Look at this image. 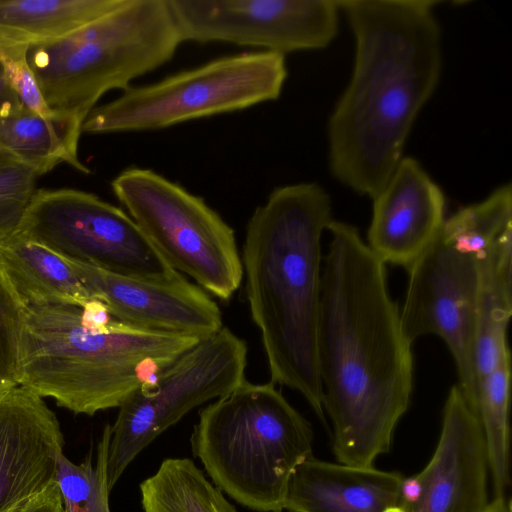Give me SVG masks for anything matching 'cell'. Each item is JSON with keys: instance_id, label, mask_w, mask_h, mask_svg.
Wrapping results in <instances>:
<instances>
[{"instance_id": "6da1fadb", "label": "cell", "mask_w": 512, "mask_h": 512, "mask_svg": "<svg viewBox=\"0 0 512 512\" xmlns=\"http://www.w3.org/2000/svg\"><path fill=\"white\" fill-rule=\"evenodd\" d=\"M327 230L318 329L323 407L338 461L373 467L389 451L410 403L412 344L390 297L385 264L355 226L332 220Z\"/></svg>"}, {"instance_id": "7a4b0ae2", "label": "cell", "mask_w": 512, "mask_h": 512, "mask_svg": "<svg viewBox=\"0 0 512 512\" xmlns=\"http://www.w3.org/2000/svg\"><path fill=\"white\" fill-rule=\"evenodd\" d=\"M429 0H344L355 38L351 79L329 116L328 161L342 185L373 199L398 163L441 75V30Z\"/></svg>"}, {"instance_id": "3957f363", "label": "cell", "mask_w": 512, "mask_h": 512, "mask_svg": "<svg viewBox=\"0 0 512 512\" xmlns=\"http://www.w3.org/2000/svg\"><path fill=\"white\" fill-rule=\"evenodd\" d=\"M332 220L330 196L319 184L276 187L249 218L241 256L270 381L300 393L325 425L318 366L321 239Z\"/></svg>"}, {"instance_id": "277c9868", "label": "cell", "mask_w": 512, "mask_h": 512, "mask_svg": "<svg viewBox=\"0 0 512 512\" xmlns=\"http://www.w3.org/2000/svg\"><path fill=\"white\" fill-rule=\"evenodd\" d=\"M200 340L125 324L99 301L28 305L19 386L93 416L119 408Z\"/></svg>"}, {"instance_id": "5b68a950", "label": "cell", "mask_w": 512, "mask_h": 512, "mask_svg": "<svg viewBox=\"0 0 512 512\" xmlns=\"http://www.w3.org/2000/svg\"><path fill=\"white\" fill-rule=\"evenodd\" d=\"M191 444L222 493L257 512H282L294 470L312 457L313 430L274 383L245 380L199 411Z\"/></svg>"}, {"instance_id": "8992f818", "label": "cell", "mask_w": 512, "mask_h": 512, "mask_svg": "<svg viewBox=\"0 0 512 512\" xmlns=\"http://www.w3.org/2000/svg\"><path fill=\"white\" fill-rule=\"evenodd\" d=\"M182 43L168 0H125L59 38L28 46L48 108L84 122L98 100L171 60Z\"/></svg>"}, {"instance_id": "52a82bcc", "label": "cell", "mask_w": 512, "mask_h": 512, "mask_svg": "<svg viewBox=\"0 0 512 512\" xmlns=\"http://www.w3.org/2000/svg\"><path fill=\"white\" fill-rule=\"evenodd\" d=\"M285 55L245 52L224 56L158 82L129 87L95 107L82 125L91 134L167 128L273 101L287 78Z\"/></svg>"}, {"instance_id": "ba28073f", "label": "cell", "mask_w": 512, "mask_h": 512, "mask_svg": "<svg viewBox=\"0 0 512 512\" xmlns=\"http://www.w3.org/2000/svg\"><path fill=\"white\" fill-rule=\"evenodd\" d=\"M111 187L174 270L223 301L233 296L243 280L235 233L203 198L141 167L124 169Z\"/></svg>"}, {"instance_id": "9c48e42d", "label": "cell", "mask_w": 512, "mask_h": 512, "mask_svg": "<svg viewBox=\"0 0 512 512\" xmlns=\"http://www.w3.org/2000/svg\"><path fill=\"white\" fill-rule=\"evenodd\" d=\"M14 234L116 274L168 279L180 273L127 212L80 190H36Z\"/></svg>"}, {"instance_id": "30bf717a", "label": "cell", "mask_w": 512, "mask_h": 512, "mask_svg": "<svg viewBox=\"0 0 512 512\" xmlns=\"http://www.w3.org/2000/svg\"><path fill=\"white\" fill-rule=\"evenodd\" d=\"M407 270L409 281L400 311L403 334L411 344L428 334L442 338L455 362L457 385L475 410L480 258L457 250L439 233Z\"/></svg>"}, {"instance_id": "8fae6325", "label": "cell", "mask_w": 512, "mask_h": 512, "mask_svg": "<svg viewBox=\"0 0 512 512\" xmlns=\"http://www.w3.org/2000/svg\"><path fill=\"white\" fill-rule=\"evenodd\" d=\"M182 42H225L285 55L327 47L336 0H168Z\"/></svg>"}, {"instance_id": "7c38bea8", "label": "cell", "mask_w": 512, "mask_h": 512, "mask_svg": "<svg viewBox=\"0 0 512 512\" xmlns=\"http://www.w3.org/2000/svg\"><path fill=\"white\" fill-rule=\"evenodd\" d=\"M67 260L91 296L102 302L118 321L198 339L207 338L223 327L217 303L181 273L168 279L140 278Z\"/></svg>"}, {"instance_id": "4fadbf2b", "label": "cell", "mask_w": 512, "mask_h": 512, "mask_svg": "<svg viewBox=\"0 0 512 512\" xmlns=\"http://www.w3.org/2000/svg\"><path fill=\"white\" fill-rule=\"evenodd\" d=\"M488 471L480 420L456 384L444 406L436 450L415 475L419 497L404 512H484L489 503Z\"/></svg>"}, {"instance_id": "5bb4252c", "label": "cell", "mask_w": 512, "mask_h": 512, "mask_svg": "<svg viewBox=\"0 0 512 512\" xmlns=\"http://www.w3.org/2000/svg\"><path fill=\"white\" fill-rule=\"evenodd\" d=\"M63 447L43 398L22 386L0 393V512H20L54 480Z\"/></svg>"}, {"instance_id": "9a60e30c", "label": "cell", "mask_w": 512, "mask_h": 512, "mask_svg": "<svg viewBox=\"0 0 512 512\" xmlns=\"http://www.w3.org/2000/svg\"><path fill=\"white\" fill-rule=\"evenodd\" d=\"M367 246L385 265L408 269L438 237L445 196L421 164L403 157L373 199Z\"/></svg>"}, {"instance_id": "2e32d148", "label": "cell", "mask_w": 512, "mask_h": 512, "mask_svg": "<svg viewBox=\"0 0 512 512\" xmlns=\"http://www.w3.org/2000/svg\"><path fill=\"white\" fill-rule=\"evenodd\" d=\"M403 476L309 457L294 470L284 509L289 512H387L399 508Z\"/></svg>"}, {"instance_id": "e0dca14e", "label": "cell", "mask_w": 512, "mask_h": 512, "mask_svg": "<svg viewBox=\"0 0 512 512\" xmlns=\"http://www.w3.org/2000/svg\"><path fill=\"white\" fill-rule=\"evenodd\" d=\"M0 263L27 306L95 300L65 257L14 233L0 238Z\"/></svg>"}, {"instance_id": "ac0fdd59", "label": "cell", "mask_w": 512, "mask_h": 512, "mask_svg": "<svg viewBox=\"0 0 512 512\" xmlns=\"http://www.w3.org/2000/svg\"><path fill=\"white\" fill-rule=\"evenodd\" d=\"M83 122L54 113L45 117L24 105L0 115V147L41 176L61 163L90 173L78 158Z\"/></svg>"}, {"instance_id": "d6986e66", "label": "cell", "mask_w": 512, "mask_h": 512, "mask_svg": "<svg viewBox=\"0 0 512 512\" xmlns=\"http://www.w3.org/2000/svg\"><path fill=\"white\" fill-rule=\"evenodd\" d=\"M512 315V229L480 258V291L474 344L478 383L510 353L507 327Z\"/></svg>"}, {"instance_id": "ffe728a7", "label": "cell", "mask_w": 512, "mask_h": 512, "mask_svg": "<svg viewBox=\"0 0 512 512\" xmlns=\"http://www.w3.org/2000/svg\"><path fill=\"white\" fill-rule=\"evenodd\" d=\"M125 0H0V44L31 45L102 17Z\"/></svg>"}, {"instance_id": "44dd1931", "label": "cell", "mask_w": 512, "mask_h": 512, "mask_svg": "<svg viewBox=\"0 0 512 512\" xmlns=\"http://www.w3.org/2000/svg\"><path fill=\"white\" fill-rule=\"evenodd\" d=\"M144 512H237L189 458H167L140 484Z\"/></svg>"}, {"instance_id": "7402d4cb", "label": "cell", "mask_w": 512, "mask_h": 512, "mask_svg": "<svg viewBox=\"0 0 512 512\" xmlns=\"http://www.w3.org/2000/svg\"><path fill=\"white\" fill-rule=\"evenodd\" d=\"M510 353L477 386L475 410L484 433L495 497L505 498L509 478Z\"/></svg>"}, {"instance_id": "603a6c76", "label": "cell", "mask_w": 512, "mask_h": 512, "mask_svg": "<svg viewBox=\"0 0 512 512\" xmlns=\"http://www.w3.org/2000/svg\"><path fill=\"white\" fill-rule=\"evenodd\" d=\"M512 229V186L501 185L480 202L464 206L448 219L441 237L459 251L482 258L486 251Z\"/></svg>"}, {"instance_id": "cb8c5ba5", "label": "cell", "mask_w": 512, "mask_h": 512, "mask_svg": "<svg viewBox=\"0 0 512 512\" xmlns=\"http://www.w3.org/2000/svg\"><path fill=\"white\" fill-rule=\"evenodd\" d=\"M111 425L107 424L97 446L96 465L89 455L81 464L58 457L54 480L64 505V512H110L107 482V453Z\"/></svg>"}, {"instance_id": "d4e9b609", "label": "cell", "mask_w": 512, "mask_h": 512, "mask_svg": "<svg viewBox=\"0 0 512 512\" xmlns=\"http://www.w3.org/2000/svg\"><path fill=\"white\" fill-rule=\"evenodd\" d=\"M26 308L0 263V393L19 386Z\"/></svg>"}, {"instance_id": "484cf974", "label": "cell", "mask_w": 512, "mask_h": 512, "mask_svg": "<svg viewBox=\"0 0 512 512\" xmlns=\"http://www.w3.org/2000/svg\"><path fill=\"white\" fill-rule=\"evenodd\" d=\"M37 177L17 161L0 168V238L18 228L36 191Z\"/></svg>"}, {"instance_id": "4316f807", "label": "cell", "mask_w": 512, "mask_h": 512, "mask_svg": "<svg viewBox=\"0 0 512 512\" xmlns=\"http://www.w3.org/2000/svg\"><path fill=\"white\" fill-rule=\"evenodd\" d=\"M28 45L0 44V63L6 79L21 103L42 116L54 113L48 108L27 61Z\"/></svg>"}, {"instance_id": "83f0119b", "label": "cell", "mask_w": 512, "mask_h": 512, "mask_svg": "<svg viewBox=\"0 0 512 512\" xmlns=\"http://www.w3.org/2000/svg\"><path fill=\"white\" fill-rule=\"evenodd\" d=\"M20 512H64L62 496L56 481L53 480Z\"/></svg>"}, {"instance_id": "f1b7e54d", "label": "cell", "mask_w": 512, "mask_h": 512, "mask_svg": "<svg viewBox=\"0 0 512 512\" xmlns=\"http://www.w3.org/2000/svg\"><path fill=\"white\" fill-rule=\"evenodd\" d=\"M22 105L19 97L9 85L3 66L0 63V115L16 110Z\"/></svg>"}, {"instance_id": "f546056e", "label": "cell", "mask_w": 512, "mask_h": 512, "mask_svg": "<svg viewBox=\"0 0 512 512\" xmlns=\"http://www.w3.org/2000/svg\"><path fill=\"white\" fill-rule=\"evenodd\" d=\"M484 512H511L510 500L503 497H495L488 503Z\"/></svg>"}, {"instance_id": "4dcf8cb0", "label": "cell", "mask_w": 512, "mask_h": 512, "mask_svg": "<svg viewBox=\"0 0 512 512\" xmlns=\"http://www.w3.org/2000/svg\"><path fill=\"white\" fill-rule=\"evenodd\" d=\"M16 160L0 147V168L5 167Z\"/></svg>"}, {"instance_id": "1f68e13d", "label": "cell", "mask_w": 512, "mask_h": 512, "mask_svg": "<svg viewBox=\"0 0 512 512\" xmlns=\"http://www.w3.org/2000/svg\"><path fill=\"white\" fill-rule=\"evenodd\" d=\"M387 512H404V511H402L399 508H394V509L388 510Z\"/></svg>"}]
</instances>
